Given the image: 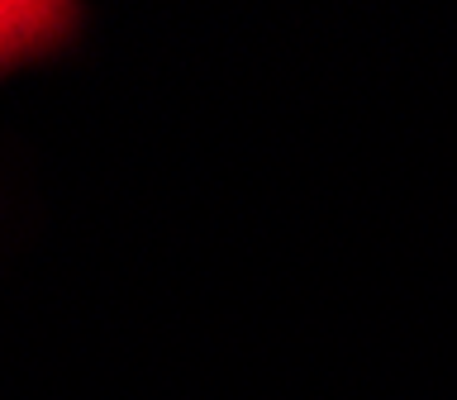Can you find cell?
Here are the masks:
<instances>
[{"mask_svg": "<svg viewBox=\"0 0 457 400\" xmlns=\"http://www.w3.org/2000/svg\"><path fill=\"white\" fill-rule=\"evenodd\" d=\"M77 24L71 5H34V0H0V71L48 53Z\"/></svg>", "mask_w": 457, "mask_h": 400, "instance_id": "1", "label": "cell"}]
</instances>
